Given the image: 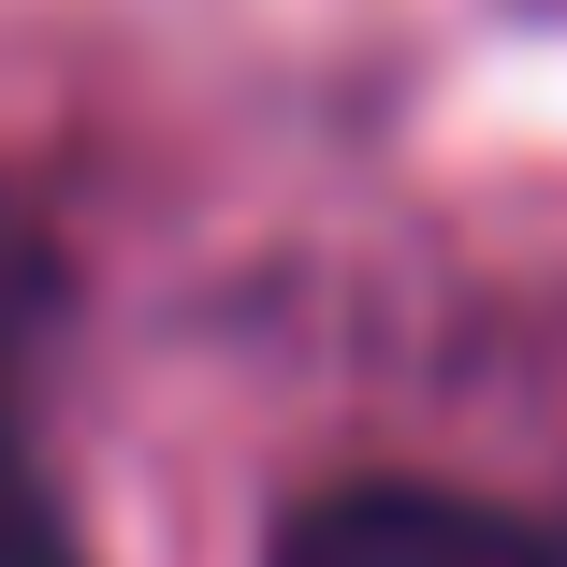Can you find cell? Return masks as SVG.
<instances>
[{
    "label": "cell",
    "mask_w": 567,
    "mask_h": 567,
    "mask_svg": "<svg viewBox=\"0 0 567 567\" xmlns=\"http://www.w3.org/2000/svg\"><path fill=\"white\" fill-rule=\"evenodd\" d=\"M277 567H567L553 538H524V524H495V509H466V495H320L291 538H277Z\"/></svg>",
    "instance_id": "1"
},
{
    "label": "cell",
    "mask_w": 567,
    "mask_h": 567,
    "mask_svg": "<svg viewBox=\"0 0 567 567\" xmlns=\"http://www.w3.org/2000/svg\"><path fill=\"white\" fill-rule=\"evenodd\" d=\"M0 567H87V553H73V524L44 509V481L16 466V451H0Z\"/></svg>",
    "instance_id": "2"
},
{
    "label": "cell",
    "mask_w": 567,
    "mask_h": 567,
    "mask_svg": "<svg viewBox=\"0 0 567 567\" xmlns=\"http://www.w3.org/2000/svg\"><path fill=\"white\" fill-rule=\"evenodd\" d=\"M30 320H44V248H30V218H0V364L30 350Z\"/></svg>",
    "instance_id": "3"
}]
</instances>
